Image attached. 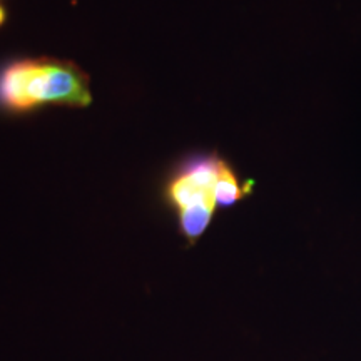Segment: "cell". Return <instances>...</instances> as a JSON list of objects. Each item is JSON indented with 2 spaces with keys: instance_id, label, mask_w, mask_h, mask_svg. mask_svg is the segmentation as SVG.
Instances as JSON below:
<instances>
[{
  "instance_id": "obj_2",
  "label": "cell",
  "mask_w": 361,
  "mask_h": 361,
  "mask_svg": "<svg viewBox=\"0 0 361 361\" xmlns=\"http://www.w3.org/2000/svg\"><path fill=\"white\" fill-rule=\"evenodd\" d=\"M223 159L196 157L171 179L168 200L179 218V229L189 243L197 241L216 211L214 189Z\"/></svg>"
},
{
  "instance_id": "obj_3",
  "label": "cell",
  "mask_w": 361,
  "mask_h": 361,
  "mask_svg": "<svg viewBox=\"0 0 361 361\" xmlns=\"http://www.w3.org/2000/svg\"><path fill=\"white\" fill-rule=\"evenodd\" d=\"M251 191L250 184L243 186L239 183L238 176L233 173V169L223 161L221 162L219 174H218V183H216L214 196H216V204L221 207H228L236 204L239 200L246 196Z\"/></svg>"
},
{
  "instance_id": "obj_1",
  "label": "cell",
  "mask_w": 361,
  "mask_h": 361,
  "mask_svg": "<svg viewBox=\"0 0 361 361\" xmlns=\"http://www.w3.org/2000/svg\"><path fill=\"white\" fill-rule=\"evenodd\" d=\"M92 101L89 78L72 62L24 59L0 71V106L27 112L42 104L84 107Z\"/></svg>"
},
{
  "instance_id": "obj_4",
  "label": "cell",
  "mask_w": 361,
  "mask_h": 361,
  "mask_svg": "<svg viewBox=\"0 0 361 361\" xmlns=\"http://www.w3.org/2000/svg\"><path fill=\"white\" fill-rule=\"evenodd\" d=\"M4 22H6V11H4V8L0 7V25H2Z\"/></svg>"
}]
</instances>
